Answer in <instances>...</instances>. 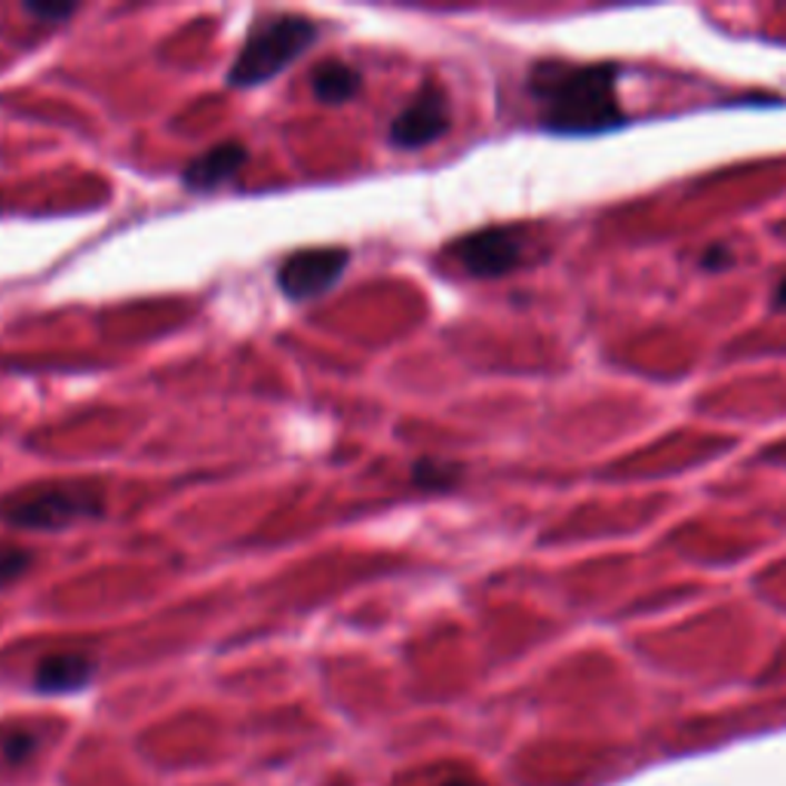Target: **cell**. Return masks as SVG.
Segmentation results:
<instances>
[{
    "instance_id": "6da1fadb",
    "label": "cell",
    "mask_w": 786,
    "mask_h": 786,
    "mask_svg": "<svg viewBox=\"0 0 786 786\" xmlns=\"http://www.w3.org/2000/svg\"><path fill=\"white\" fill-rule=\"evenodd\" d=\"M529 89L541 105V124L553 132H602L621 127L618 68L611 65L538 62L529 75Z\"/></svg>"
},
{
    "instance_id": "7a4b0ae2",
    "label": "cell",
    "mask_w": 786,
    "mask_h": 786,
    "mask_svg": "<svg viewBox=\"0 0 786 786\" xmlns=\"http://www.w3.org/2000/svg\"><path fill=\"white\" fill-rule=\"evenodd\" d=\"M105 492L87 480H47L0 498V522L26 532H62L77 522L102 520Z\"/></svg>"
},
{
    "instance_id": "3957f363",
    "label": "cell",
    "mask_w": 786,
    "mask_h": 786,
    "mask_svg": "<svg viewBox=\"0 0 786 786\" xmlns=\"http://www.w3.org/2000/svg\"><path fill=\"white\" fill-rule=\"evenodd\" d=\"M320 38V26L307 16L277 13L258 19L243 43L237 62L230 65V87H262L267 80L283 75L307 47H314Z\"/></svg>"
},
{
    "instance_id": "277c9868",
    "label": "cell",
    "mask_w": 786,
    "mask_h": 786,
    "mask_svg": "<svg viewBox=\"0 0 786 786\" xmlns=\"http://www.w3.org/2000/svg\"><path fill=\"white\" fill-rule=\"evenodd\" d=\"M452 127V111H449V96L436 80H428L424 87L412 96V102L391 120L387 139L396 148L419 151L424 145H433L443 139Z\"/></svg>"
},
{
    "instance_id": "5b68a950",
    "label": "cell",
    "mask_w": 786,
    "mask_h": 786,
    "mask_svg": "<svg viewBox=\"0 0 786 786\" xmlns=\"http://www.w3.org/2000/svg\"><path fill=\"white\" fill-rule=\"evenodd\" d=\"M449 253L473 277H504L525 258V240L517 228H482L452 243Z\"/></svg>"
},
{
    "instance_id": "8992f818",
    "label": "cell",
    "mask_w": 786,
    "mask_h": 786,
    "mask_svg": "<svg viewBox=\"0 0 786 786\" xmlns=\"http://www.w3.org/2000/svg\"><path fill=\"white\" fill-rule=\"evenodd\" d=\"M351 253L342 246H317V249H298L279 265L277 283L279 289L289 295L292 302L317 298L332 289L347 271Z\"/></svg>"
},
{
    "instance_id": "52a82bcc",
    "label": "cell",
    "mask_w": 786,
    "mask_h": 786,
    "mask_svg": "<svg viewBox=\"0 0 786 786\" xmlns=\"http://www.w3.org/2000/svg\"><path fill=\"white\" fill-rule=\"evenodd\" d=\"M249 160V151L243 141H222L213 145L209 151H204L200 157H194L185 169H181V181L190 190H216L225 181H230L234 176H240V169Z\"/></svg>"
},
{
    "instance_id": "ba28073f",
    "label": "cell",
    "mask_w": 786,
    "mask_h": 786,
    "mask_svg": "<svg viewBox=\"0 0 786 786\" xmlns=\"http://www.w3.org/2000/svg\"><path fill=\"white\" fill-rule=\"evenodd\" d=\"M96 672V660L83 655V651H59V655H47L38 664L35 672V685L47 695H68V691H80L83 685H89Z\"/></svg>"
},
{
    "instance_id": "9c48e42d",
    "label": "cell",
    "mask_w": 786,
    "mask_h": 786,
    "mask_svg": "<svg viewBox=\"0 0 786 786\" xmlns=\"http://www.w3.org/2000/svg\"><path fill=\"white\" fill-rule=\"evenodd\" d=\"M311 89L320 102L344 105L347 99H354V92L360 89V71L342 59H326V62L314 65Z\"/></svg>"
},
{
    "instance_id": "30bf717a",
    "label": "cell",
    "mask_w": 786,
    "mask_h": 786,
    "mask_svg": "<svg viewBox=\"0 0 786 786\" xmlns=\"http://www.w3.org/2000/svg\"><path fill=\"white\" fill-rule=\"evenodd\" d=\"M458 480H461V464L443 461V458H421L412 468V482L419 489H428V492H445Z\"/></svg>"
},
{
    "instance_id": "8fae6325",
    "label": "cell",
    "mask_w": 786,
    "mask_h": 786,
    "mask_svg": "<svg viewBox=\"0 0 786 786\" xmlns=\"http://www.w3.org/2000/svg\"><path fill=\"white\" fill-rule=\"evenodd\" d=\"M35 566V557L26 547H0V587L19 581Z\"/></svg>"
},
{
    "instance_id": "7c38bea8",
    "label": "cell",
    "mask_w": 786,
    "mask_h": 786,
    "mask_svg": "<svg viewBox=\"0 0 786 786\" xmlns=\"http://www.w3.org/2000/svg\"><path fill=\"white\" fill-rule=\"evenodd\" d=\"M35 749H38V740H35L31 731H13V735L3 740L0 756L10 762V765H22V762H28L35 756Z\"/></svg>"
},
{
    "instance_id": "4fadbf2b",
    "label": "cell",
    "mask_w": 786,
    "mask_h": 786,
    "mask_svg": "<svg viewBox=\"0 0 786 786\" xmlns=\"http://www.w3.org/2000/svg\"><path fill=\"white\" fill-rule=\"evenodd\" d=\"M26 10L38 19H52V22H62L77 13V7H62V3H26Z\"/></svg>"
},
{
    "instance_id": "5bb4252c",
    "label": "cell",
    "mask_w": 786,
    "mask_h": 786,
    "mask_svg": "<svg viewBox=\"0 0 786 786\" xmlns=\"http://www.w3.org/2000/svg\"><path fill=\"white\" fill-rule=\"evenodd\" d=\"M774 298H777V305L786 307V277L780 279V286H777V292H774Z\"/></svg>"
},
{
    "instance_id": "9a60e30c",
    "label": "cell",
    "mask_w": 786,
    "mask_h": 786,
    "mask_svg": "<svg viewBox=\"0 0 786 786\" xmlns=\"http://www.w3.org/2000/svg\"><path fill=\"white\" fill-rule=\"evenodd\" d=\"M449 786H468V784H449Z\"/></svg>"
}]
</instances>
